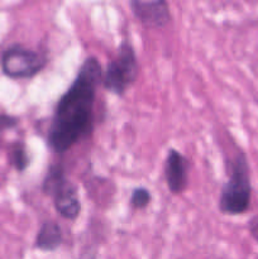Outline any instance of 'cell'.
Listing matches in <instances>:
<instances>
[{"mask_svg": "<svg viewBox=\"0 0 258 259\" xmlns=\"http://www.w3.org/2000/svg\"><path fill=\"white\" fill-rule=\"evenodd\" d=\"M18 124H19V118L18 116L0 113V133L15 128Z\"/></svg>", "mask_w": 258, "mask_h": 259, "instance_id": "11", "label": "cell"}, {"mask_svg": "<svg viewBox=\"0 0 258 259\" xmlns=\"http://www.w3.org/2000/svg\"><path fill=\"white\" fill-rule=\"evenodd\" d=\"M63 242L62 230L55 222H46L40 227L35 238L34 247L42 252H55Z\"/></svg>", "mask_w": 258, "mask_h": 259, "instance_id": "8", "label": "cell"}, {"mask_svg": "<svg viewBox=\"0 0 258 259\" xmlns=\"http://www.w3.org/2000/svg\"><path fill=\"white\" fill-rule=\"evenodd\" d=\"M151 202V192L144 187H137L131 196V205L134 209H144Z\"/></svg>", "mask_w": 258, "mask_h": 259, "instance_id": "10", "label": "cell"}, {"mask_svg": "<svg viewBox=\"0 0 258 259\" xmlns=\"http://www.w3.org/2000/svg\"><path fill=\"white\" fill-rule=\"evenodd\" d=\"M164 179L167 187L175 195L185 191L189 182V161L175 148L168 149L164 161Z\"/></svg>", "mask_w": 258, "mask_h": 259, "instance_id": "7", "label": "cell"}, {"mask_svg": "<svg viewBox=\"0 0 258 259\" xmlns=\"http://www.w3.org/2000/svg\"><path fill=\"white\" fill-rule=\"evenodd\" d=\"M252 185H250L249 164L243 152L235 156L230 163V175L223 186L219 197V210L227 215L244 214L250 205Z\"/></svg>", "mask_w": 258, "mask_h": 259, "instance_id": "2", "label": "cell"}, {"mask_svg": "<svg viewBox=\"0 0 258 259\" xmlns=\"http://www.w3.org/2000/svg\"><path fill=\"white\" fill-rule=\"evenodd\" d=\"M42 190L53 199L55 209L63 219L75 220L81 211L77 190L66 177L60 164H53L47 171L43 180Z\"/></svg>", "mask_w": 258, "mask_h": 259, "instance_id": "3", "label": "cell"}, {"mask_svg": "<svg viewBox=\"0 0 258 259\" xmlns=\"http://www.w3.org/2000/svg\"><path fill=\"white\" fill-rule=\"evenodd\" d=\"M248 228H249V233L250 235H252V238L258 243V215L257 217H253L252 219H250Z\"/></svg>", "mask_w": 258, "mask_h": 259, "instance_id": "12", "label": "cell"}, {"mask_svg": "<svg viewBox=\"0 0 258 259\" xmlns=\"http://www.w3.org/2000/svg\"><path fill=\"white\" fill-rule=\"evenodd\" d=\"M47 58L20 45L10 46L0 58L2 71L10 78H30L45 68Z\"/></svg>", "mask_w": 258, "mask_h": 259, "instance_id": "5", "label": "cell"}, {"mask_svg": "<svg viewBox=\"0 0 258 259\" xmlns=\"http://www.w3.org/2000/svg\"><path fill=\"white\" fill-rule=\"evenodd\" d=\"M9 162L18 172H24L29 166V157L27 148L22 142H15L9 151Z\"/></svg>", "mask_w": 258, "mask_h": 259, "instance_id": "9", "label": "cell"}, {"mask_svg": "<svg viewBox=\"0 0 258 259\" xmlns=\"http://www.w3.org/2000/svg\"><path fill=\"white\" fill-rule=\"evenodd\" d=\"M137 19L148 28H162L171 20L167 0H129Z\"/></svg>", "mask_w": 258, "mask_h": 259, "instance_id": "6", "label": "cell"}, {"mask_svg": "<svg viewBox=\"0 0 258 259\" xmlns=\"http://www.w3.org/2000/svg\"><path fill=\"white\" fill-rule=\"evenodd\" d=\"M101 80L100 62L95 57H88L56 104L47 134L48 146L55 153H65L91 133L96 90Z\"/></svg>", "mask_w": 258, "mask_h": 259, "instance_id": "1", "label": "cell"}, {"mask_svg": "<svg viewBox=\"0 0 258 259\" xmlns=\"http://www.w3.org/2000/svg\"><path fill=\"white\" fill-rule=\"evenodd\" d=\"M138 72L139 65L134 48L129 40H123L119 46L118 57L108 63L103 76V85L114 95L121 96L137 80Z\"/></svg>", "mask_w": 258, "mask_h": 259, "instance_id": "4", "label": "cell"}]
</instances>
